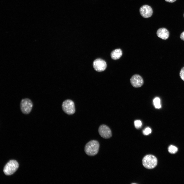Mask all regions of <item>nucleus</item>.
<instances>
[{"label": "nucleus", "instance_id": "obj_5", "mask_svg": "<svg viewBox=\"0 0 184 184\" xmlns=\"http://www.w3.org/2000/svg\"><path fill=\"white\" fill-rule=\"evenodd\" d=\"M62 108L63 111L68 115L73 114L75 111L74 103L70 99H67L63 101Z\"/></svg>", "mask_w": 184, "mask_h": 184}, {"label": "nucleus", "instance_id": "obj_3", "mask_svg": "<svg viewBox=\"0 0 184 184\" xmlns=\"http://www.w3.org/2000/svg\"><path fill=\"white\" fill-rule=\"evenodd\" d=\"M33 104L31 100L28 98L22 99L20 103V109L24 114H28L31 111Z\"/></svg>", "mask_w": 184, "mask_h": 184}, {"label": "nucleus", "instance_id": "obj_15", "mask_svg": "<svg viewBox=\"0 0 184 184\" xmlns=\"http://www.w3.org/2000/svg\"><path fill=\"white\" fill-rule=\"evenodd\" d=\"M134 124L135 127L137 129L140 128L142 125L141 122L139 120H136L135 121Z\"/></svg>", "mask_w": 184, "mask_h": 184}, {"label": "nucleus", "instance_id": "obj_6", "mask_svg": "<svg viewBox=\"0 0 184 184\" xmlns=\"http://www.w3.org/2000/svg\"><path fill=\"white\" fill-rule=\"evenodd\" d=\"M93 66L94 68L97 71L102 72L106 68L107 64L103 59L98 58L95 59L94 61Z\"/></svg>", "mask_w": 184, "mask_h": 184}, {"label": "nucleus", "instance_id": "obj_12", "mask_svg": "<svg viewBox=\"0 0 184 184\" xmlns=\"http://www.w3.org/2000/svg\"><path fill=\"white\" fill-rule=\"evenodd\" d=\"M153 104L155 107L157 109H159L161 107L160 100L158 97L155 98L153 100Z\"/></svg>", "mask_w": 184, "mask_h": 184}, {"label": "nucleus", "instance_id": "obj_14", "mask_svg": "<svg viewBox=\"0 0 184 184\" xmlns=\"http://www.w3.org/2000/svg\"><path fill=\"white\" fill-rule=\"evenodd\" d=\"M151 132V130L149 127L145 128L143 132V134L144 135H148L150 134Z\"/></svg>", "mask_w": 184, "mask_h": 184}, {"label": "nucleus", "instance_id": "obj_16", "mask_svg": "<svg viewBox=\"0 0 184 184\" xmlns=\"http://www.w3.org/2000/svg\"><path fill=\"white\" fill-rule=\"evenodd\" d=\"M179 75L181 79L184 81V67L181 69L180 71Z\"/></svg>", "mask_w": 184, "mask_h": 184}, {"label": "nucleus", "instance_id": "obj_2", "mask_svg": "<svg viewBox=\"0 0 184 184\" xmlns=\"http://www.w3.org/2000/svg\"><path fill=\"white\" fill-rule=\"evenodd\" d=\"M142 164L145 168L149 169L154 168L157 165V160L156 157L151 155L145 156L142 160Z\"/></svg>", "mask_w": 184, "mask_h": 184}, {"label": "nucleus", "instance_id": "obj_8", "mask_svg": "<svg viewBox=\"0 0 184 184\" xmlns=\"http://www.w3.org/2000/svg\"><path fill=\"white\" fill-rule=\"evenodd\" d=\"M130 82L132 86L135 88L141 87L144 83L142 78L138 74L133 75L130 79Z\"/></svg>", "mask_w": 184, "mask_h": 184}, {"label": "nucleus", "instance_id": "obj_1", "mask_svg": "<svg viewBox=\"0 0 184 184\" xmlns=\"http://www.w3.org/2000/svg\"><path fill=\"white\" fill-rule=\"evenodd\" d=\"M99 144L97 140H93L87 143L85 147L84 151L88 155L93 156L96 155L98 152Z\"/></svg>", "mask_w": 184, "mask_h": 184}, {"label": "nucleus", "instance_id": "obj_9", "mask_svg": "<svg viewBox=\"0 0 184 184\" xmlns=\"http://www.w3.org/2000/svg\"><path fill=\"white\" fill-rule=\"evenodd\" d=\"M140 12L141 15L144 18L151 17L153 13V10L149 6L145 5L142 6L140 9Z\"/></svg>", "mask_w": 184, "mask_h": 184}, {"label": "nucleus", "instance_id": "obj_18", "mask_svg": "<svg viewBox=\"0 0 184 184\" xmlns=\"http://www.w3.org/2000/svg\"><path fill=\"white\" fill-rule=\"evenodd\" d=\"M176 0H165V1L167 2L170 3H173L175 2Z\"/></svg>", "mask_w": 184, "mask_h": 184}, {"label": "nucleus", "instance_id": "obj_10", "mask_svg": "<svg viewBox=\"0 0 184 184\" xmlns=\"http://www.w3.org/2000/svg\"><path fill=\"white\" fill-rule=\"evenodd\" d=\"M156 34L159 37L163 40L167 39L169 35V33L168 31L164 28H161L158 29L157 31Z\"/></svg>", "mask_w": 184, "mask_h": 184}, {"label": "nucleus", "instance_id": "obj_11", "mask_svg": "<svg viewBox=\"0 0 184 184\" xmlns=\"http://www.w3.org/2000/svg\"><path fill=\"white\" fill-rule=\"evenodd\" d=\"M122 54V50L120 49H116L113 51L111 53V58L113 60L119 59Z\"/></svg>", "mask_w": 184, "mask_h": 184}, {"label": "nucleus", "instance_id": "obj_17", "mask_svg": "<svg viewBox=\"0 0 184 184\" xmlns=\"http://www.w3.org/2000/svg\"><path fill=\"white\" fill-rule=\"evenodd\" d=\"M180 38L182 40L184 41V31L181 34Z\"/></svg>", "mask_w": 184, "mask_h": 184}, {"label": "nucleus", "instance_id": "obj_13", "mask_svg": "<svg viewBox=\"0 0 184 184\" xmlns=\"http://www.w3.org/2000/svg\"><path fill=\"white\" fill-rule=\"evenodd\" d=\"M168 150L169 152L171 154H174L178 151V148L175 146L170 145L168 147Z\"/></svg>", "mask_w": 184, "mask_h": 184}, {"label": "nucleus", "instance_id": "obj_4", "mask_svg": "<svg viewBox=\"0 0 184 184\" xmlns=\"http://www.w3.org/2000/svg\"><path fill=\"white\" fill-rule=\"evenodd\" d=\"M18 167L19 164L17 161L14 160H10L5 166L3 172L6 175H10L16 171Z\"/></svg>", "mask_w": 184, "mask_h": 184}, {"label": "nucleus", "instance_id": "obj_7", "mask_svg": "<svg viewBox=\"0 0 184 184\" xmlns=\"http://www.w3.org/2000/svg\"><path fill=\"white\" fill-rule=\"evenodd\" d=\"M98 131L100 136L104 138H109L112 136V132L110 129L105 125L102 124L100 125Z\"/></svg>", "mask_w": 184, "mask_h": 184}, {"label": "nucleus", "instance_id": "obj_19", "mask_svg": "<svg viewBox=\"0 0 184 184\" xmlns=\"http://www.w3.org/2000/svg\"><path fill=\"white\" fill-rule=\"evenodd\" d=\"M183 16H184V14H183Z\"/></svg>", "mask_w": 184, "mask_h": 184}]
</instances>
